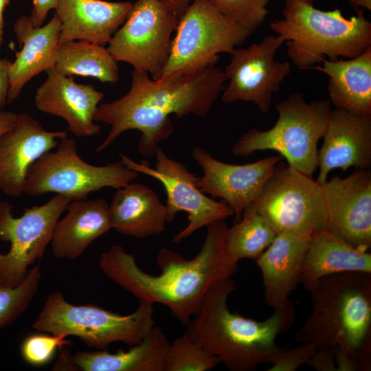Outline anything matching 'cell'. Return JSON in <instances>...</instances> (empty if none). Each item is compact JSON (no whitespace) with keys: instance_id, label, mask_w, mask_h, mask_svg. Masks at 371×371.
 <instances>
[{"instance_id":"d590c367","label":"cell","mask_w":371,"mask_h":371,"mask_svg":"<svg viewBox=\"0 0 371 371\" xmlns=\"http://www.w3.org/2000/svg\"><path fill=\"white\" fill-rule=\"evenodd\" d=\"M58 0H32L30 19L34 26H41L52 9H56Z\"/></svg>"},{"instance_id":"277c9868","label":"cell","mask_w":371,"mask_h":371,"mask_svg":"<svg viewBox=\"0 0 371 371\" xmlns=\"http://www.w3.org/2000/svg\"><path fill=\"white\" fill-rule=\"evenodd\" d=\"M311 312L295 341L343 349L359 370L371 368V273L344 272L319 279L309 291Z\"/></svg>"},{"instance_id":"603a6c76","label":"cell","mask_w":371,"mask_h":371,"mask_svg":"<svg viewBox=\"0 0 371 371\" xmlns=\"http://www.w3.org/2000/svg\"><path fill=\"white\" fill-rule=\"evenodd\" d=\"M54 227L50 242L54 257L76 260L111 228L109 205L101 199L71 201Z\"/></svg>"},{"instance_id":"44dd1931","label":"cell","mask_w":371,"mask_h":371,"mask_svg":"<svg viewBox=\"0 0 371 371\" xmlns=\"http://www.w3.org/2000/svg\"><path fill=\"white\" fill-rule=\"evenodd\" d=\"M13 30L21 45L11 63L7 102L16 99L23 87L34 76L54 67L59 47L60 21L54 12L45 25L34 26L30 17L21 16Z\"/></svg>"},{"instance_id":"7a4b0ae2","label":"cell","mask_w":371,"mask_h":371,"mask_svg":"<svg viewBox=\"0 0 371 371\" xmlns=\"http://www.w3.org/2000/svg\"><path fill=\"white\" fill-rule=\"evenodd\" d=\"M130 90L122 97L98 105L94 121L111 126L96 152L109 148L123 132L141 133L140 154L155 156L159 144L173 132L170 115L181 119L190 114L205 117L224 89V70L215 65L194 73L154 80L146 72L132 71Z\"/></svg>"},{"instance_id":"52a82bcc","label":"cell","mask_w":371,"mask_h":371,"mask_svg":"<svg viewBox=\"0 0 371 371\" xmlns=\"http://www.w3.org/2000/svg\"><path fill=\"white\" fill-rule=\"evenodd\" d=\"M153 304L139 300L133 313L123 315L96 305L71 304L62 293L54 291L47 297L32 327L53 335L76 336L96 350H106L114 342L132 346L154 328Z\"/></svg>"},{"instance_id":"484cf974","label":"cell","mask_w":371,"mask_h":371,"mask_svg":"<svg viewBox=\"0 0 371 371\" xmlns=\"http://www.w3.org/2000/svg\"><path fill=\"white\" fill-rule=\"evenodd\" d=\"M315 67L329 76V100L336 109L371 115V47L348 60H326Z\"/></svg>"},{"instance_id":"b9f144b4","label":"cell","mask_w":371,"mask_h":371,"mask_svg":"<svg viewBox=\"0 0 371 371\" xmlns=\"http://www.w3.org/2000/svg\"><path fill=\"white\" fill-rule=\"evenodd\" d=\"M2 34L0 33V45H1V39H2Z\"/></svg>"},{"instance_id":"ac0fdd59","label":"cell","mask_w":371,"mask_h":371,"mask_svg":"<svg viewBox=\"0 0 371 371\" xmlns=\"http://www.w3.org/2000/svg\"><path fill=\"white\" fill-rule=\"evenodd\" d=\"M45 71L47 78L34 95L37 109L63 118L68 130L76 137L97 135L100 127L94 115L104 93L93 85L77 83L71 76H63L53 68Z\"/></svg>"},{"instance_id":"836d02e7","label":"cell","mask_w":371,"mask_h":371,"mask_svg":"<svg viewBox=\"0 0 371 371\" xmlns=\"http://www.w3.org/2000/svg\"><path fill=\"white\" fill-rule=\"evenodd\" d=\"M311 343L301 344L293 348L283 346L271 359L269 371H295L303 364H307L316 351Z\"/></svg>"},{"instance_id":"5b68a950","label":"cell","mask_w":371,"mask_h":371,"mask_svg":"<svg viewBox=\"0 0 371 371\" xmlns=\"http://www.w3.org/2000/svg\"><path fill=\"white\" fill-rule=\"evenodd\" d=\"M349 19L339 9L323 11L313 0H284L282 19L270 28L286 41L287 54L300 69L322 63L325 57L355 58L371 47V23L362 10Z\"/></svg>"},{"instance_id":"e575fe53","label":"cell","mask_w":371,"mask_h":371,"mask_svg":"<svg viewBox=\"0 0 371 371\" xmlns=\"http://www.w3.org/2000/svg\"><path fill=\"white\" fill-rule=\"evenodd\" d=\"M307 364L319 371H336L334 348L317 349Z\"/></svg>"},{"instance_id":"f1b7e54d","label":"cell","mask_w":371,"mask_h":371,"mask_svg":"<svg viewBox=\"0 0 371 371\" xmlns=\"http://www.w3.org/2000/svg\"><path fill=\"white\" fill-rule=\"evenodd\" d=\"M243 218L228 227L227 248L236 261L256 259L273 242L277 233L252 205L243 212Z\"/></svg>"},{"instance_id":"e0dca14e","label":"cell","mask_w":371,"mask_h":371,"mask_svg":"<svg viewBox=\"0 0 371 371\" xmlns=\"http://www.w3.org/2000/svg\"><path fill=\"white\" fill-rule=\"evenodd\" d=\"M67 137V131H48L26 113L0 137V190L19 197L32 164Z\"/></svg>"},{"instance_id":"30bf717a","label":"cell","mask_w":371,"mask_h":371,"mask_svg":"<svg viewBox=\"0 0 371 371\" xmlns=\"http://www.w3.org/2000/svg\"><path fill=\"white\" fill-rule=\"evenodd\" d=\"M71 201L56 194L15 218L12 206L0 202V286L14 288L26 278L28 267L42 258L54 227Z\"/></svg>"},{"instance_id":"d6a6232c","label":"cell","mask_w":371,"mask_h":371,"mask_svg":"<svg viewBox=\"0 0 371 371\" xmlns=\"http://www.w3.org/2000/svg\"><path fill=\"white\" fill-rule=\"evenodd\" d=\"M63 335L34 334L23 341L21 352L23 359L33 366H43L52 358L57 348H61L69 341Z\"/></svg>"},{"instance_id":"74e56055","label":"cell","mask_w":371,"mask_h":371,"mask_svg":"<svg viewBox=\"0 0 371 371\" xmlns=\"http://www.w3.org/2000/svg\"><path fill=\"white\" fill-rule=\"evenodd\" d=\"M178 18L185 12L194 0H160Z\"/></svg>"},{"instance_id":"9c48e42d","label":"cell","mask_w":371,"mask_h":371,"mask_svg":"<svg viewBox=\"0 0 371 371\" xmlns=\"http://www.w3.org/2000/svg\"><path fill=\"white\" fill-rule=\"evenodd\" d=\"M54 150L43 154L30 167L23 192L31 196L56 193L71 201L87 199L103 188L118 189L135 179L139 173L122 161L104 166L81 159L74 139H60Z\"/></svg>"},{"instance_id":"8d00e7d4","label":"cell","mask_w":371,"mask_h":371,"mask_svg":"<svg viewBox=\"0 0 371 371\" xmlns=\"http://www.w3.org/2000/svg\"><path fill=\"white\" fill-rule=\"evenodd\" d=\"M12 62L0 58V111L7 102L10 86L9 73Z\"/></svg>"},{"instance_id":"2e32d148","label":"cell","mask_w":371,"mask_h":371,"mask_svg":"<svg viewBox=\"0 0 371 371\" xmlns=\"http://www.w3.org/2000/svg\"><path fill=\"white\" fill-rule=\"evenodd\" d=\"M192 157L203 170L199 188L205 194L224 200L236 218L253 203L282 159L273 155L250 164H232L216 159L199 146L192 149Z\"/></svg>"},{"instance_id":"7402d4cb","label":"cell","mask_w":371,"mask_h":371,"mask_svg":"<svg viewBox=\"0 0 371 371\" xmlns=\"http://www.w3.org/2000/svg\"><path fill=\"white\" fill-rule=\"evenodd\" d=\"M311 234H278L254 260L261 271L265 300L274 310L282 307L300 284L302 263Z\"/></svg>"},{"instance_id":"6da1fadb","label":"cell","mask_w":371,"mask_h":371,"mask_svg":"<svg viewBox=\"0 0 371 371\" xmlns=\"http://www.w3.org/2000/svg\"><path fill=\"white\" fill-rule=\"evenodd\" d=\"M198 254L190 260L162 247L156 262L158 275L144 271L133 255L120 245L100 255L99 267L106 276L139 300L165 305L183 326L199 311L209 289L218 281L232 278L238 262L227 248L228 226L225 220L210 223Z\"/></svg>"},{"instance_id":"8992f818","label":"cell","mask_w":371,"mask_h":371,"mask_svg":"<svg viewBox=\"0 0 371 371\" xmlns=\"http://www.w3.org/2000/svg\"><path fill=\"white\" fill-rule=\"evenodd\" d=\"M278 118L269 130L252 128L234 145L232 153L248 157L257 150H273L287 164L312 177L318 166L317 143L325 134L332 111L329 100L306 102L301 93L291 94L276 106Z\"/></svg>"},{"instance_id":"cb8c5ba5","label":"cell","mask_w":371,"mask_h":371,"mask_svg":"<svg viewBox=\"0 0 371 371\" xmlns=\"http://www.w3.org/2000/svg\"><path fill=\"white\" fill-rule=\"evenodd\" d=\"M109 210L112 228L124 235L146 238L166 230V206L144 184L129 183L117 189Z\"/></svg>"},{"instance_id":"1f68e13d","label":"cell","mask_w":371,"mask_h":371,"mask_svg":"<svg viewBox=\"0 0 371 371\" xmlns=\"http://www.w3.org/2000/svg\"><path fill=\"white\" fill-rule=\"evenodd\" d=\"M218 10L240 27L255 32L268 14L270 0H208Z\"/></svg>"},{"instance_id":"7c38bea8","label":"cell","mask_w":371,"mask_h":371,"mask_svg":"<svg viewBox=\"0 0 371 371\" xmlns=\"http://www.w3.org/2000/svg\"><path fill=\"white\" fill-rule=\"evenodd\" d=\"M179 19L160 0H137L106 47L117 62L158 80L168 61Z\"/></svg>"},{"instance_id":"ba28073f","label":"cell","mask_w":371,"mask_h":371,"mask_svg":"<svg viewBox=\"0 0 371 371\" xmlns=\"http://www.w3.org/2000/svg\"><path fill=\"white\" fill-rule=\"evenodd\" d=\"M170 55L159 79L215 65L252 33L223 15L208 0H194L179 17Z\"/></svg>"},{"instance_id":"8fae6325","label":"cell","mask_w":371,"mask_h":371,"mask_svg":"<svg viewBox=\"0 0 371 371\" xmlns=\"http://www.w3.org/2000/svg\"><path fill=\"white\" fill-rule=\"evenodd\" d=\"M251 205L277 234H311L326 228L322 186L280 161Z\"/></svg>"},{"instance_id":"ab89813d","label":"cell","mask_w":371,"mask_h":371,"mask_svg":"<svg viewBox=\"0 0 371 371\" xmlns=\"http://www.w3.org/2000/svg\"><path fill=\"white\" fill-rule=\"evenodd\" d=\"M349 3L355 9H357L359 7L365 8L369 10H371V0H348Z\"/></svg>"},{"instance_id":"d4e9b609","label":"cell","mask_w":371,"mask_h":371,"mask_svg":"<svg viewBox=\"0 0 371 371\" xmlns=\"http://www.w3.org/2000/svg\"><path fill=\"white\" fill-rule=\"evenodd\" d=\"M344 272L371 273V254L351 246L325 229L313 232L299 282L310 291L323 277Z\"/></svg>"},{"instance_id":"ffe728a7","label":"cell","mask_w":371,"mask_h":371,"mask_svg":"<svg viewBox=\"0 0 371 371\" xmlns=\"http://www.w3.org/2000/svg\"><path fill=\"white\" fill-rule=\"evenodd\" d=\"M131 7L128 1L58 0L55 13L60 21L59 45L72 41L108 44Z\"/></svg>"},{"instance_id":"83f0119b","label":"cell","mask_w":371,"mask_h":371,"mask_svg":"<svg viewBox=\"0 0 371 371\" xmlns=\"http://www.w3.org/2000/svg\"><path fill=\"white\" fill-rule=\"evenodd\" d=\"M53 69L58 73L89 76L103 82L115 83L119 67L106 47L85 41H72L59 45Z\"/></svg>"},{"instance_id":"3957f363","label":"cell","mask_w":371,"mask_h":371,"mask_svg":"<svg viewBox=\"0 0 371 371\" xmlns=\"http://www.w3.org/2000/svg\"><path fill=\"white\" fill-rule=\"evenodd\" d=\"M236 289L232 278L216 282L207 291L184 333L231 371H249L269 363L283 347L278 335L292 326L295 308L289 300L267 319L258 322L230 311L227 299Z\"/></svg>"},{"instance_id":"9a60e30c","label":"cell","mask_w":371,"mask_h":371,"mask_svg":"<svg viewBox=\"0 0 371 371\" xmlns=\"http://www.w3.org/2000/svg\"><path fill=\"white\" fill-rule=\"evenodd\" d=\"M330 234L363 251L371 247V171L356 168L348 177L333 176L320 184Z\"/></svg>"},{"instance_id":"5bb4252c","label":"cell","mask_w":371,"mask_h":371,"mask_svg":"<svg viewBox=\"0 0 371 371\" xmlns=\"http://www.w3.org/2000/svg\"><path fill=\"white\" fill-rule=\"evenodd\" d=\"M284 42L280 36L268 35L247 48H235L223 69L229 83L223 90L222 101L226 104L238 100L253 102L267 113L273 94L280 90L282 82L291 72L289 62L275 59Z\"/></svg>"},{"instance_id":"4dcf8cb0","label":"cell","mask_w":371,"mask_h":371,"mask_svg":"<svg viewBox=\"0 0 371 371\" xmlns=\"http://www.w3.org/2000/svg\"><path fill=\"white\" fill-rule=\"evenodd\" d=\"M41 277L40 266L37 265L29 270L18 286H0V328L10 325L28 308L37 292Z\"/></svg>"},{"instance_id":"f546056e","label":"cell","mask_w":371,"mask_h":371,"mask_svg":"<svg viewBox=\"0 0 371 371\" xmlns=\"http://www.w3.org/2000/svg\"><path fill=\"white\" fill-rule=\"evenodd\" d=\"M220 359L183 335L170 342L164 371H207L214 368Z\"/></svg>"},{"instance_id":"4316f807","label":"cell","mask_w":371,"mask_h":371,"mask_svg":"<svg viewBox=\"0 0 371 371\" xmlns=\"http://www.w3.org/2000/svg\"><path fill=\"white\" fill-rule=\"evenodd\" d=\"M170 344L164 332L155 326L141 342L128 350L80 351L71 361L83 371H164Z\"/></svg>"},{"instance_id":"d6986e66","label":"cell","mask_w":371,"mask_h":371,"mask_svg":"<svg viewBox=\"0 0 371 371\" xmlns=\"http://www.w3.org/2000/svg\"><path fill=\"white\" fill-rule=\"evenodd\" d=\"M324 142L318 150L319 175L323 184L331 170L350 167L370 168L371 165V115H359L339 109L332 110Z\"/></svg>"},{"instance_id":"60d3db41","label":"cell","mask_w":371,"mask_h":371,"mask_svg":"<svg viewBox=\"0 0 371 371\" xmlns=\"http://www.w3.org/2000/svg\"><path fill=\"white\" fill-rule=\"evenodd\" d=\"M10 0H0V33L3 32V11Z\"/></svg>"},{"instance_id":"4fadbf2b","label":"cell","mask_w":371,"mask_h":371,"mask_svg":"<svg viewBox=\"0 0 371 371\" xmlns=\"http://www.w3.org/2000/svg\"><path fill=\"white\" fill-rule=\"evenodd\" d=\"M120 156L121 161L128 168L161 182L167 195L165 205L168 223L172 222L179 212L188 213L189 223L174 236L173 243H180L200 228L234 214L225 201L218 202L207 196L199 188V177L190 172L181 162L168 157L159 147L155 151L154 168L146 161L137 163L124 154Z\"/></svg>"},{"instance_id":"f35d334b","label":"cell","mask_w":371,"mask_h":371,"mask_svg":"<svg viewBox=\"0 0 371 371\" xmlns=\"http://www.w3.org/2000/svg\"><path fill=\"white\" fill-rule=\"evenodd\" d=\"M17 117L14 112L0 111V137L14 126Z\"/></svg>"}]
</instances>
